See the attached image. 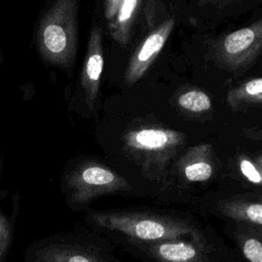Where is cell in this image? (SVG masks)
<instances>
[{
	"label": "cell",
	"instance_id": "6da1fadb",
	"mask_svg": "<svg viewBox=\"0 0 262 262\" xmlns=\"http://www.w3.org/2000/svg\"><path fill=\"white\" fill-rule=\"evenodd\" d=\"M83 221L89 230L107 237L116 246L126 242L149 243L196 234L184 220L141 208H89Z\"/></svg>",
	"mask_w": 262,
	"mask_h": 262
},
{
	"label": "cell",
	"instance_id": "7a4b0ae2",
	"mask_svg": "<svg viewBox=\"0 0 262 262\" xmlns=\"http://www.w3.org/2000/svg\"><path fill=\"white\" fill-rule=\"evenodd\" d=\"M60 188L67 207L74 212H85L93 201L104 196L140 198L122 173L94 162L69 169L60 179Z\"/></svg>",
	"mask_w": 262,
	"mask_h": 262
},
{
	"label": "cell",
	"instance_id": "3957f363",
	"mask_svg": "<svg viewBox=\"0 0 262 262\" xmlns=\"http://www.w3.org/2000/svg\"><path fill=\"white\" fill-rule=\"evenodd\" d=\"M115 252L111 239L91 230L58 232L31 244L24 262H123Z\"/></svg>",
	"mask_w": 262,
	"mask_h": 262
},
{
	"label": "cell",
	"instance_id": "277c9868",
	"mask_svg": "<svg viewBox=\"0 0 262 262\" xmlns=\"http://www.w3.org/2000/svg\"><path fill=\"white\" fill-rule=\"evenodd\" d=\"M185 134L163 128H147L129 136L127 145L139 177L145 183L167 187L168 165L184 144Z\"/></svg>",
	"mask_w": 262,
	"mask_h": 262
},
{
	"label": "cell",
	"instance_id": "5b68a950",
	"mask_svg": "<svg viewBox=\"0 0 262 262\" xmlns=\"http://www.w3.org/2000/svg\"><path fill=\"white\" fill-rule=\"evenodd\" d=\"M262 52V18L217 38L210 45L214 62L239 73L249 68Z\"/></svg>",
	"mask_w": 262,
	"mask_h": 262
},
{
	"label": "cell",
	"instance_id": "8992f818",
	"mask_svg": "<svg viewBox=\"0 0 262 262\" xmlns=\"http://www.w3.org/2000/svg\"><path fill=\"white\" fill-rule=\"evenodd\" d=\"M120 246L129 255L146 262H207V253L199 241L181 238L159 242H126Z\"/></svg>",
	"mask_w": 262,
	"mask_h": 262
},
{
	"label": "cell",
	"instance_id": "52a82bcc",
	"mask_svg": "<svg viewBox=\"0 0 262 262\" xmlns=\"http://www.w3.org/2000/svg\"><path fill=\"white\" fill-rule=\"evenodd\" d=\"M175 19L171 17L162 23L146 37L132 58L127 74V80L129 82L133 83L137 81L145 73V71L165 46V43L173 31Z\"/></svg>",
	"mask_w": 262,
	"mask_h": 262
},
{
	"label": "cell",
	"instance_id": "ba28073f",
	"mask_svg": "<svg viewBox=\"0 0 262 262\" xmlns=\"http://www.w3.org/2000/svg\"><path fill=\"white\" fill-rule=\"evenodd\" d=\"M212 145L202 142L189 147L178 160V175L188 182H204L214 174Z\"/></svg>",
	"mask_w": 262,
	"mask_h": 262
},
{
	"label": "cell",
	"instance_id": "9c48e42d",
	"mask_svg": "<svg viewBox=\"0 0 262 262\" xmlns=\"http://www.w3.org/2000/svg\"><path fill=\"white\" fill-rule=\"evenodd\" d=\"M8 190H0V262H6L7 256L14 239L16 217L19 212V194L15 192L13 196V206L10 214H7L3 208V201L8 196Z\"/></svg>",
	"mask_w": 262,
	"mask_h": 262
},
{
	"label": "cell",
	"instance_id": "30bf717a",
	"mask_svg": "<svg viewBox=\"0 0 262 262\" xmlns=\"http://www.w3.org/2000/svg\"><path fill=\"white\" fill-rule=\"evenodd\" d=\"M227 105L234 112L262 104V77L246 81L232 88L226 95Z\"/></svg>",
	"mask_w": 262,
	"mask_h": 262
},
{
	"label": "cell",
	"instance_id": "8fae6325",
	"mask_svg": "<svg viewBox=\"0 0 262 262\" xmlns=\"http://www.w3.org/2000/svg\"><path fill=\"white\" fill-rule=\"evenodd\" d=\"M218 210L233 220L262 225V203L244 200L224 201L219 204Z\"/></svg>",
	"mask_w": 262,
	"mask_h": 262
},
{
	"label": "cell",
	"instance_id": "7c38bea8",
	"mask_svg": "<svg viewBox=\"0 0 262 262\" xmlns=\"http://www.w3.org/2000/svg\"><path fill=\"white\" fill-rule=\"evenodd\" d=\"M55 17H51L42 30V43L46 51L59 57L61 54L68 51L70 41H69V32L66 29V26L58 23Z\"/></svg>",
	"mask_w": 262,
	"mask_h": 262
},
{
	"label": "cell",
	"instance_id": "4fadbf2b",
	"mask_svg": "<svg viewBox=\"0 0 262 262\" xmlns=\"http://www.w3.org/2000/svg\"><path fill=\"white\" fill-rule=\"evenodd\" d=\"M177 105L185 113L192 116L205 115L212 111L210 95L200 88H188L177 96Z\"/></svg>",
	"mask_w": 262,
	"mask_h": 262
},
{
	"label": "cell",
	"instance_id": "5bb4252c",
	"mask_svg": "<svg viewBox=\"0 0 262 262\" xmlns=\"http://www.w3.org/2000/svg\"><path fill=\"white\" fill-rule=\"evenodd\" d=\"M100 41H99V34L97 32L92 34L91 37V44H90V52L87 58V63L85 67V78H86V85L90 90L91 94H95L97 83L99 81L100 75L102 73L103 67V57L101 54L100 48Z\"/></svg>",
	"mask_w": 262,
	"mask_h": 262
},
{
	"label": "cell",
	"instance_id": "9a60e30c",
	"mask_svg": "<svg viewBox=\"0 0 262 262\" xmlns=\"http://www.w3.org/2000/svg\"><path fill=\"white\" fill-rule=\"evenodd\" d=\"M243 255L249 262H262V236L244 233L238 236Z\"/></svg>",
	"mask_w": 262,
	"mask_h": 262
},
{
	"label": "cell",
	"instance_id": "2e32d148",
	"mask_svg": "<svg viewBox=\"0 0 262 262\" xmlns=\"http://www.w3.org/2000/svg\"><path fill=\"white\" fill-rule=\"evenodd\" d=\"M139 0H123L118 17L114 24L115 36L118 39H121L125 36V32L127 30L128 24L134 13V10L138 4Z\"/></svg>",
	"mask_w": 262,
	"mask_h": 262
},
{
	"label": "cell",
	"instance_id": "e0dca14e",
	"mask_svg": "<svg viewBox=\"0 0 262 262\" xmlns=\"http://www.w3.org/2000/svg\"><path fill=\"white\" fill-rule=\"evenodd\" d=\"M237 163L239 171L246 179L254 184L262 185V167L245 155L238 157Z\"/></svg>",
	"mask_w": 262,
	"mask_h": 262
},
{
	"label": "cell",
	"instance_id": "ac0fdd59",
	"mask_svg": "<svg viewBox=\"0 0 262 262\" xmlns=\"http://www.w3.org/2000/svg\"><path fill=\"white\" fill-rule=\"evenodd\" d=\"M122 0H108L107 1V16L113 17L116 9L118 8V3H120Z\"/></svg>",
	"mask_w": 262,
	"mask_h": 262
},
{
	"label": "cell",
	"instance_id": "d6986e66",
	"mask_svg": "<svg viewBox=\"0 0 262 262\" xmlns=\"http://www.w3.org/2000/svg\"><path fill=\"white\" fill-rule=\"evenodd\" d=\"M230 1H233V0H198V2L200 4H204V5L213 4V5H218V6H221L222 4L228 3Z\"/></svg>",
	"mask_w": 262,
	"mask_h": 262
},
{
	"label": "cell",
	"instance_id": "ffe728a7",
	"mask_svg": "<svg viewBox=\"0 0 262 262\" xmlns=\"http://www.w3.org/2000/svg\"><path fill=\"white\" fill-rule=\"evenodd\" d=\"M255 162H256L260 167H262V152H261V155L255 160Z\"/></svg>",
	"mask_w": 262,
	"mask_h": 262
}]
</instances>
